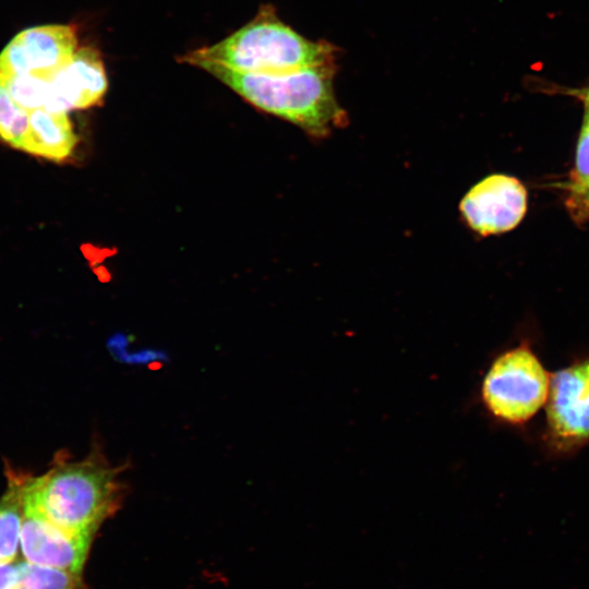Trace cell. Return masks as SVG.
<instances>
[{"instance_id": "cell-13", "label": "cell", "mask_w": 589, "mask_h": 589, "mask_svg": "<svg viewBox=\"0 0 589 589\" xmlns=\"http://www.w3.org/2000/svg\"><path fill=\"white\" fill-rule=\"evenodd\" d=\"M28 122L29 112L14 101L0 79V137L20 149Z\"/></svg>"}, {"instance_id": "cell-17", "label": "cell", "mask_w": 589, "mask_h": 589, "mask_svg": "<svg viewBox=\"0 0 589 589\" xmlns=\"http://www.w3.org/2000/svg\"><path fill=\"white\" fill-rule=\"evenodd\" d=\"M573 192L576 194V199L579 200L586 211L589 212V184L586 185H573Z\"/></svg>"}, {"instance_id": "cell-7", "label": "cell", "mask_w": 589, "mask_h": 589, "mask_svg": "<svg viewBox=\"0 0 589 589\" xmlns=\"http://www.w3.org/2000/svg\"><path fill=\"white\" fill-rule=\"evenodd\" d=\"M467 226L481 236L515 228L527 211V191L516 179L491 175L474 184L459 204Z\"/></svg>"}, {"instance_id": "cell-4", "label": "cell", "mask_w": 589, "mask_h": 589, "mask_svg": "<svg viewBox=\"0 0 589 589\" xmlns=\"http://www.w3.org/2000/svg\"><path fill=\"white\" fill-rule=\"evenodd\" d=\"M551 376L522 342L501 353L488 369L481 385L484 407L495 419L522 424L545 407Z\"/></svg>"}, {"instance_id": "cell-10", "label": "cell", "mask_w": 589, "mask_h": 589, "mask_svg": "<svg viewBox=\"0 0 589 589\" xmlns=\"http://www.w3.org/2000/svg\"><path fill=\"white\" fill-rule=\"evenodd\" d=\"M76 141L67 112L38 108L29 112L28 129L20 149L60 161L71 155Z\"/></svg>"}, {"instance_id": "cell-3", "label": "cell", "mask_w": 589, "mask_h": 589, "mask_svg": "<svg viewBox=\"0 0 589 589\" xmlns=\"http://www.w3.org/2000/svg\"><path fill=\"white\" fill-rule=\"evenodd\" d=\"M194 67L213 63L253 74H284L314 65L335 64V48L305 38L265 5L256 16L227 38L181 57Z\"/></svg>"}, {"instance_id": "cell-1", "label": "cell", "mask_w": 589, "mask_h": 589, "mask_svg": "<svg viewBox=\"0 0 589 589\" xmlns=\"http://www.w3.org/2000/svg\"><path fill=\"white\" fill-rule=\"evenodd\" d=\"M256 108L326 139L347 122L334 91L336 64L314 65L284 74L242 73L205 63L200 67Z\"/></svg>"}, {"instance_id": "cell-8", "label": "cell", "mask_w": 589, "mask_h": 589, "mask_svg": "<svg viewBox=\"0 0 589 589\" xmlns=\"http://www.w3.org/2000/svg\"><path fill=\"white\" fill-rule=\"evenodd\" d=\"M92 540L51 524L23 505L20 550L24 561L82 574Z\"/></svg>"}, {"instance_id": "cell-16", "label": "cell", "mask_w": 589, "mask_h": 589, "mask_svg": "<svg viewBox=\"0 0 589 589\" xmlns=\"http://www.w3.org/2000/svg\"><path fill=\"white\" fill-rule=\"evenodd\" d=\"M19 575V563H0V589H13Z\"/></svg>"}, {"instance_id": "cell-14", "label": "cell", "mask_w": 589, "mask_h": 589, "mask_svg": "<svg viewBox=\"0 0 589 589\" xmlns=\"http://www.w3.org/2000/svg\"><path fill=\"white\" fill-rule=\"evenodd\" d=\"M14 101L31 112L45 108L50 81L33 75L0 76Z\"/></svg>"}, {"instance_id": "cell-18", "label": "cell", "mask_w": 589, "mask_h": 589, "mask_svg": "<svg viewBox=\"0 0 589 589\" xmlns=\"http://www.w3.org/2000/svg\"><path fill=\"white\" fill-rule=\"evenodd\" d=\"M579 95L589 96V88L579 92Z\"/></svg>"}, {"instance_id": "cell-15", "label": "cell", "mask_w": 589, "mask_h": 589, "mask_svg": "<svg viewBox=\"0 0 589 589\" xmlns=\"http://www.w3.org/2000/svg\"><path fill=\"white\" fill-rule=\"evenodd\" d=\"M585 101V116L576 153L575 185L589 184V96L579 95Z\"/></svg>"}, {"instance_id": "cell-12", "label": "cell", "mask_w": 589, "mask_h": 589, "mask_svg": "<svg viewBox=\"0 0 589 589\" xmlns=\"http://www.w3.org/2000/svg\"><path fill=\"white\" fill-rule=\"evenodd\" d=\"M81 585V574L23 561L13 589H80Z\"/></svg>"}, {"instance_id": "cell-11", "label": "cell", "mask_w": 589, "mask_h": 589, "mask_svg": "<svg viewBox=\"0 0 589 589\" xmlns=\"http://www.w3.org/2000/svg\"><path fill=\"white\" fill-rule=\"evenodd\" d=\"M26 477L7 470V490L0 497V563L13 562L20 549Z\"/></svg>"}, {"instance_id": "cell-6", "label": "cell", "mask_w": 589, "mask_h": 589, "mask_svg": "<svg viewBox=\"0 0 589 589\" xmlns=\"http://www.w3.org/2000/svg\"><path fill=\"white\" fill-rule=\"evenodd\" d=\"M68 25H44L20 32L0 52V76L33 75L51 81L64 69L76 48Z\"/></svg>"}, {"instance_id": "cell-2", "label": "cell", "mask_w": 589, "mask_h": 589, "mask_svg": "<svg viewBox=\"0 0 589 589\" xmlns=\"http://www.w3.org/2000/svg\"><path fill=\"white\" fill-rule=\"evenodd\" d=\"M118 469L99 454L57 461L39 477H26L23 505L51 524L93 537L118 506Z\"/></svg>"}, {"instance_id": "cell-5", "label": "cell", "mask_w": 589, "mask_h": 589, "mask_svg": "<svg viewBox=\"0 0 589 589\" xmlns=\"http://www.w3.org/2000/svg\"><path fill=\"white\" fill-rule=\"evenodd\" d=\"M545 410L546 437L554 450L569 453L589 444V357L551 376Z\"/></svg>"}, {"instance_id": "cell-9", "label": "cell", "mask_w": 589, "mask_h": 589, "mask_svg": "<svg viewBox=\"0 0 589 589\" xmlns=\"http://www.w3.org/2000/svg\"><path fill=\"white\" fill-rule=\"evenodd\" d=\"M108 87L101 57L94 48H82L49 83L45 108L68 112L98 104Z\"/></svg>"}]
</instances>
